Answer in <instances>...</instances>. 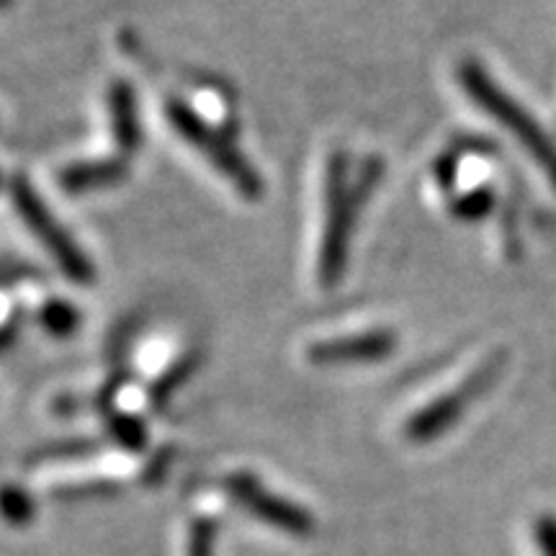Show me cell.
Instances as JSON below:
<instances>
[{
  "instance_id": "17",
  "label": "cell",
  "mask_w": 556,
  "mask_h": 556,
  "mask_svg": "<svg viewBox=\"0 0 556 556\" xmlns=\"http://www.w3.org/2000/svg\"><path fill=\"white\" fill-rule=\"evenodd\" d=\"M18 330H21V319L18 317H11L9 323L0 325V353H3L5 348H11L13 343H16Z\"/></svg>"
},
{
  "instance_id": "5",
  "label": "cell",
  "mask_w": 556,
  "mask_h": 556,
  "mask_svg": "<svg viewBox=\"0 0 556 556\" xmlns=\"http://www.w3.org/2000/svg\"><path fill=\"white\" fill-rule=\"evenodd\" d=\"M505 356H492L484 366H479L469 379H464L462 384L451 392L430 402L420 409V413L409 417L405 422V438L413 443H430L435 438H441L448 428H454L458 420H462L464 413L475 405V402L482 397V394L495 384L500 374H503Z\"/></svg>"
},
{
  "instance_id": "7",
  "label": "cell",
  "mask_w": 556,
  "mask_h": 556,
  "mask_svg": "<svg viewBox=\"0 0 556 556\" xmlns=\"http://www.w3.org/2000/svg\"><path fill=\"white\" fill-rule=\"evenodd\" d=\"M397 336L392 330H371L361 336L317 340L309 345L307 358L315 366H345V364H377L394 353Z\"/></svg>"
},
{
  "instance_id": "4",
  "label": "cell",
  "mask_w": 556,
  "mask_h": 556,
  "mask_svg": "<svg viewBox=\"0 0 556 556\" xmlns=\"http://www.w3.org/2000/svg\"><path fill=\"white\" fill-rule=\"evenodd\" d=\"M11 201L13 208L24 225L29 227V232L37 238L41 245L47 248V253L52 255L62 274L75 283H90L96 278V268L86 253H83L78 242L67 235V229L54 219V214L47 208L45 201L37 197V191L31 189L29 180L24 176H16L11 180Z\"/></svg>"
},
{
  "instance_id": "9",
  "label": "cell",
  "mask_w": 556,
  "mask_h": 556,
  "mask_svg": "<svg viewBox=\"0 0 556 556\" xmlns=\"http://www.w3.org/2000/svg\"><path fill=\"white\" fill-rule=\"evenodd\" d=\"M109 116H111V131H114L116 148H119L124 155L137 152L139 144H142V127H139L135 88H131L127 80L111 83Z\"/></svg>"
},
{
  "instance_id": "10",
  "label": "cell",
  "mask_w": 556,
  "mask_h": 556,
  "mask_svg": "<svg viewBox=\"0 0 556 556\" xmlns=\"http://www.w3.org/2000/svg\"><path fill=\"white\" fill-rule=\"evenodd\" d=\"M199 361H201L199 353H189V356L178 358L176 364H173L168 371H165L163 377H160L155 384H152V389H150V405L155 407V409L168 405L173 394H176L178 389L184 387L186 381L193 377V371H197V368H199Z\"/></svg>"
},
{
  "instance_id": "2",
  "label": "cell",
  "mask_w": 556,
  "mask_h": 556,
  "mask_svg": "<svg viewBox=\"0 0 556 556\" xmlns=\"http://www.w3.org/2000/svg\"><path fill=\"white\" fill-rule=\"evenodd\" d=\"M458 80H462V88L467 90L469 99L475 101L484 114H490L492 119L500 122V127L510 131V135L520 142V148L536 160L541 170H544L548 180L556 186V144L552 142V137L539 127V122L533 119L516 99H510V96L490 78V73H486L479 62H464V65L458 67Z\"/></svg>"
},
{
  "instance_id": "19",
  "label": "cell",
  "mask_w": 556,
  "mask_h": 556,
  "mask_svg": "<svg viewBox=\"0 0 556 556\" xmlns=\"http://www.w3.org/2000/svg\"><path fill=\"white\" fill-rule=\"evenodd\" d=\"M0 184H3V178H0Z\"/></svg>"
},
{
  "instance_id": "3",
  "label": "cell",
  "mask_w": 556,
  "mask_h": 556,
  "mask_svg": "<svg viewBox=\"0 0 556 556\" xmlns=\"http://www.w3.org/2000/svg\"><path fill=\"white\" fill-rule=\"evenodd\" d=\"M165 114H168V122L170 127L176 129V135L184 139L186 144H191L201 157H206L208 163H212V168L238 189L240 197H263V178L258 176V170L250 165V160L242 155L238 148H235L232 139H229L225 131L206 124L197 111L186 106L184 101H168Z\"/></svg>"
},
{
  "instance_id": "14",
  "label": "cell",
  "mask_w": 556,
  "mask_h": 556,
  "mask_svg": "<svg viewBox=\"0 0 556 556\" xmlns=\"http://www.w3.org/2000/svg\"><path fill=\"white\" fill-rule=\"evenodd\" d=\"M490 208H492L490 191H471V193H467V197L456 199L454 206H451V212H454L458 219L475 222V219L486 217V214H490Z\"/></svg>"
},
{
  "instance_id": "11",
  "label": "cell",
  "mask_w": 556,
  "mask_h": 556,
  "mask_svg": "<svg viewBox=\"0 0 556 556\" xmlns=\"http://www.w3.org/2000/svg\"><path fill=\"white\" fill-rule=\"evenodd\" d=\"M39 325L54 338H70L80 328V312L65 299H52L39 309Z\"/></svg>"
},
{
  "instance_id": "8",
  "label": "cell",
  "mask_w": 556,
  "mask_h": 556,
  "mask_svg": "<svg viewBox=\"0 0 556 556\" xmlns=\"http://www.w3.org/2000/svg\"><path fill=\"white\" fill-rule=\"evenodd\" d=\"M129 176L127 160L103 157L86 160V163H73L60 173V186L67 193H90L119 186Z\"/></svg>"
},
{
  "instance_id": "16",
  "label": "cell",
  "mask_w": 556,
  "mask_h": 556,
  "mask_svg": "<svg viewBox=\"0 0 556 556\" xmlns=\"http://www.w3.org/2000/svg\"><path fill=\"white\" fill-rule=\"evenodd\" d=\"M536 541L544 556H556V518L544 516L536 523Z\"/></svg>"
},
{
  "instance_id": "13",
  "label": "cell",
  "mask_w": 556,
  "mask_h": 556,
  "mask_svg": "<svg viewBox=\"0 0 556 556\" xmlns=\"http://www.w3.org/2000/svg\"><path fill=\"white\" fill-rule=\"evenodd\" d=\"M109 430L114 435V441L129 451H142L144 443H148V430H144L137 417H129L124 413L109 415Z\"/></svg>"
},
{
  "instance_id": "12",
  "label": "cell",
  "mask_w": 556,
  "mask_h": 556,
  "mask_svg": "<svg viewBox=\"0 0 556 556\" xmlns=\"http://www.w3.org/2000/svg\"><path fill=\"white\" fill-rule=\"evenodd\" d=\"M0 518L9 526H26L34 518V500L26 490L13 484L0 486Z\"/></svg>"
},
{
  "instance_id": "15",
  "label": "cell",
  "mask_w": 556,
  "mask_h": 556,
  "mask_svg": "<svg viewBox=\"0 0 556 556\" xmlns=\"http://www.w3.org/2000/svg\"><path fill=\"white\" fill-rule=\"evenodd\" d=\"M214 552V523L212 520H199L191 528L189 556H212Z\"/></svg>"
},
{
  "instance_id": "18",
  "label": "cell",
  "mask_w": 556,
  "mask_h": 556,
  "mask_svg": "<svg viewBox=\"0 0 556 556\" xmlns=\"http://www.w3.org/2000/svg\"><path fill=\"white\" fill-rule=\"evenodd\" d=\"M9 5H11V0H0V11L9 9Z\"/></svg>"
},
{
  "instance_id": "6",
  "label": "cell",
  "mask_w": 556,
  "mask_h": 556,
  "mask_svg": "<svg viewBox=\"0 0 556 556\" xmlns=\"http://www.w3.org/2000/svg\"><path fill=\"white\" fill-rule=\"evenodd\" d=\"M227 492L235 503H240L245 510L253 513L255 518L266 520L278 531L294 533V536L304 539L309 536L312 528H315V520L304 507L291 503V500L278 497L276 492H270L263 486L258 479L248 471H238L227 479Z\"/></svg>"
},
{
  "instance_id": "1",
  "label": "cell",
  "mask_w": 556,
  "mask_h": 556,
  "mask_svg": "<svg viewBox=\"0 0 556 556\" xmlns=\"http://www.w3.org/2000/svg\"><path fill=\"white\" fill-rule=\"evenodd\" d=\"M384 176V163L379 157L364 160L356 176L351 178V157L345 152H332L325 170V232L319 242L317 278L323 289H336L345 274L353 232L361 208L374 197Z\"/></svg>"
}]
</instances>
